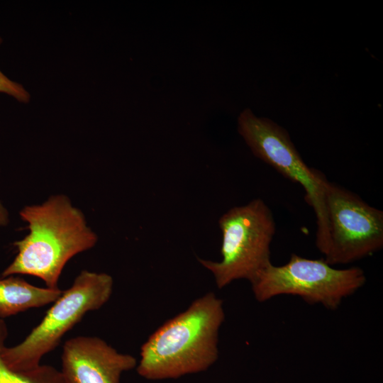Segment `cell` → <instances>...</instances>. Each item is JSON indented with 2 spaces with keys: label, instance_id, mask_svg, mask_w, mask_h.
<instances>
[{
  "label": "cell",
  "instance_id": "obj_1",
  "mask_svg": "<svg viewBox=\"0 0 383 383\" xmlns=\"http://www.w3.org/2000/svg\"><path fill=\"white\" fill-rule=\"evenodd\" d=\"M224 320L223 302L214 293L196 299L142 345L138 374L161 380L208 370L218 358V335Z\"/></svg>",
  "mask_w": 383,
  "mask_h": 383
},
{
  "label": "cell",
  "instance_id": "obj_2",
  "mask_svg": "<svg viewBox=\"0 0 383 383\" xmlns=\"http://www.w3.org/2000/svg\"><path fill=\"white\" fill-rule=\"evenodd\" d=\"M20 216L28 223L29 233L13 243L18 253L2 277L31 275L42 279L48 288H58L67 262L93 248L96 235L66 196H51L40 205L27 206Z\"/></svg>",
  "mask_w": 383,
  "mask_h": 383
},
{
  "label": "cell",
  "instance_id": "obj_3",
  "mask_svg": "<svg viewBox=\"0 0 383 383\" xmlns=\"http://www.w3.org/2000/svg\"><path fill=\"white\" fill-rule=\"evenodd\" d=\"M113 287L111 275L82 270L23 341L4 347L1 353L4 362L18 372L39 367L42 358L58 345L87 313L100 309L109 300Z\"/></svg>",
  "mask_w": 383,
  "mask_h": 383
},
{
  "label": "cell",
  "instance_id": "obj_4",
  "mask_svg": "<svg viewBox=\"0 0 383 383\" xmlns=\"http://www.w3.org/2000/svg\"><path fill=\"white\" fill-rule=\"evenodd\" d=\"M222 233L221 260L198 258L213 276L218 289L238 279L250 281L271 262L270 244L276 231L273 214L260 199L235 206L218 220Z\"/></svg>",
  "mask_w": 383,
  "mask_h": 383
},
{
  "label": "cell",
  "instance_id": "obj_5",
  "mask_svg": "<svg viewBox=\"0 0 383 383\" xmlns=\"http://www.w3.org/2000/svg\"><path fill=\"white\" fill-rule=\"evenodd\" d=\"M365 282V272L360 267L337 269L323 258L309 259L294 253L283 265L270 262L250 281L259 302L280 295H293L331 310L338 308L343 299L355 294Z\"/></svg>",
  "mask_w": 383,
  "mask_h": 383
},
{
  "label": "cell",
  "instance_id": "obj_6",
  "mask_svg": "<svg viewBox=\"0 0 383 383\" xmlns=\"http://www.w3.org/2000/svg\"><path fill=\"white\" fill-rule=\"evenodd\" d=\"M238 131L255 156L303 187L306 201L316 216V245L323 255L329 233L325 199L328 179L323 174L306 165L286 130L272 121L259 118L247 109L238 117Z\"/></svg>",
  "mask_w": 383,
  "mask_h": 383
},
{
  "label": "cell",
  "instance_id": "obj_7",
  "mask_svg": "<svg viewBox=\"0 0 383 383\" xmlns=\"http://www.w3.org/2000/svg\"><path fill=\"white\" fill-rule=\"evenodd\" d=\"M330 265L354 262L382 249L383 212L352 192L328 180L325 187Z\"/></svg>",
  "mask_w": 383,
  "mask_h": 383
},
{
  "label": "cell",
  "instance_id": "obj_8",
  "mask_svg": "<svg viewBox=\"0 0 383 383\" xmlns=\"http://www.w3.org/2000/svg\"><path fill=\"white\" fill-rule=\"evenodd\" d=\"M137 364L100 338L77 336L63 345L60 372L66 383H120L122 374Z\"/></svg>",
  "mask_w": 383,
  "mask_h": 383
},
{
  "label": "cell",
  "instance_id": "obj_9",
  "mask_svg": "<svg viewBox=\"0 0 383 383\" xmlns=\"http://www.w3.org/2000/svg\"><path fill=\"white\" fill-rule=\"evenodd\" d=\"M62 293L59 288L36 287L13 275L3 277L0 279V318L53 303Z\"/></svg>",
  "mask_w": 383,
  "mask_h": 383
},
{
  "label": "cell",
  "instance_id": "obj_10",
  "mask_svg": "<svg viewBox=\"0 0 383 383\" xmlns=\"http://www.w3.org/2000/svg\"><path fill=\"white\" fill-rule=\"evenodd\" d=\"M0 383H66L61 372L50 365H40L28 372H18L0 360Z\"/></svg>",
  "mask_w": 383,
  "mask_h": 383
},
{
  "label": "cell",
  "instance_id": "obj_11",
  "mask_svg": "<svg viewBox=\"0 0 383 383\" xmlns=\"http://www.w3.org/2000/svg\"><path fill=\"white\" fill-rule=\"evenodd\" d=\"M2 39L0 37V45ZM0 92L8 94L20 102L27 103L30 96L21 84L12 81L0 70Z\"/></svg>",
  "mask_w": 383,
  "mask_h": 383
},
{
  "label": "cell",
  "instance_id": "obj_12",
  "mask_svg": "<svg viewBox=\"0 0 383 383\" xmlns=\"http://www.w3.org/2000/svg\"><path fill=\"white\" fill-rule=\"evenodd\" d=\"M8 221V213L0 202V226H6Z\"/></svg>",
  "mask_w": 383,
  "mask_h": 383
}]
</instances>
